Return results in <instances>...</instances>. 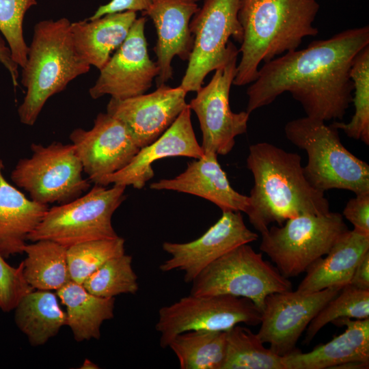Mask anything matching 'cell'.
Masks as SVG:
<instances>
[{"label": "cell", "instance_id": "3957f363", "mask_svg": "<svg viewBox=\"0 0 369 369\" xmlns=\"http://www.w3.org/2000/svg\"><path fill=\"white\" fill-rule=\"evenodd\" d=\"M318 10L316 0H240L243 37L233 85L251 83L261 62L297 50L304 38L316 36L313 23Z\"/></svg>", "mask_w": 369, "mask_h": 369}, {"label": "cell", "instance_id": "7402d4cb", "mask_svg": "<svg viewBox=\"0 0 369 369\" xmlns=\"http://www.w3.org/2000/svg\"><path fill=\"white\" fill-rule=\"evenodd\" d=\"M0 159V255L7 259L24 253L29 235L38 227L48 205L28 199L7 181Z\"/></svg>", "mask_w": 369, "mask_h": 369}, {"label": "cell", "instance_id": "484cf974", "mask_svg": "<svg viewBox=\"0 0 369 369\" xmlns=\"http://www.w3.org/2000/svg\"><path fill=\"white\" fill-rule=\"evenodd\" d=\"M14 320L33 346L45 344L66 325V313L50 290H32L14 308Z\"/></svg>", "mask_w": 369, "mask_h": 369}, {"label": "cell", "instance_id": "ffe728a7", "mask_svg": "<svg viewBox=\"0 0 369 369\" xmlns=\"http://www.w3.org/2000/svg\"><path fill=\"white\" fill-rule=\"evenodd\" d=\"M154 190H172L204 198L217 205L222 211L245 213L249 197L234 190L217 160V154L204 153L200 159L187 164L180 174L171 179H161L152 183Z\"/></svg>", "mask_w": 369, "mask_h": 369}, {"label": "cell", "instance_id": "2e32d148", "mask_svg": "<svg viewBox=\"0 0 369 369\" xmlns=\"http://www.w3.org/2000/svg\"><path fill=\"white\" fill-rule=\"evenodd\" d=\"M187 92L165 83L154 92L122 100L111 98L107 113L120 121L141 148L158 139L188 106Z\"/></svg>", "mask_w": 369, "mask_h": 369}, {"label": "cell", "instance_id": "f35d334b", "mask_svg": "<svg viewBox=\"0 0 369 369\" xmlns=\"http://www.w3.org/2000/svg\"><path fill=\"white\" fill-rule=\"evenodd\" d=\"M0 64L9 72L14 86H18V66L13 61L10 50L0 36Z\"/></svg>", "mask_w": 369, "mask_h": 369}, {"label": "cell", "instance_id": "44dd1931", "mask_svg": "<svg viewBox=\"0 0 369 369\" xmlns=\"http://www.w3.org/2000/svg\"><path fill=\"white\" fill-rule=\"evenodd\" d=\"M333 324L346 329L308 353L295 349L282 357L285 369H326L351 362L369 364V318H340Z\"/></svg>", "mask_w": 369, "mask_h": 369}, {"label": "cell", "instance_id": "74e56055", "mask_svg": "<svg viewBox=\"0 0 369 369\" xmlns=\"http://www.w3.org/2000/svg\"><path fill=\"white\" fill-rule=\"evenodd\" d=\"M348 284L359 290H369V252L355 267Z\"/></svg>", "mask_w": 369, "mask_h": 369}, {"label": "cell", "instance_id": "5bb4252c", "mask_svg": "<svg viewBox=\"0 0 369 369\" xmlns=\"http://www.w3.org/2000/svg\"><path fill=\"white\" fill-rule=\"evenodd\" d=\"M144 16L137 18L122 45L111 55L94 85L89 90L92 98L105 95L122 100L145 94L159 74L156 63L149 56L145 36Z\"/></svg>", "mask_w": 369, "mask_h": 369}, {"label": "cell", "instance_id": "603a6c76", "mask_svg": "<svg viewBox=\"0 0 369 369\" xmlns=\"http://www.w3.org/2000/svg\"><path fill=\"white\" fill-rule=\"evenodd\" d=\"M369 252V236L349 229L333 244L326 257H321L306 270L297 290L314 292L348 284L353 271Z\"/></svg>", "mask_w": 369, "mask_h": 369}, {"label": "cell", "instance_id": "9c48e42d", "mask_svg": "<svg viewBox=\"0 0 369 369\" xmlns=\"http://www.w3.org/2000/svg\"><path fill=\"white\" fill-rule=\"evenodd\" d=\"M239 3L240 0H204L192 17L189 27L193 44L180 85L187 92H197L210 72L238 55L239 51L230 38L243 41Z\"/></svg>", "mask_w": 369, "mask_h": 369}, {"label": "cell", "instance_id": "f1b7e54d", "mask_svg": "<svg viewBox=\"0 0 369 369\" xmlns=\"http://www.w3.org/2000/svg\"><path fill=\"white\" fill-rule=\"evenodd\" d=\"M226 332L221 369H285L283 357L266 348L249 329L236 325Z\"/></svg>", "mask_w": 369, "mask_h": 369}, {"label": "cell", "instance_id": "8fae6325", "mask_svg": "<svg viewBox=\"0 0 369 369\" xmlns=\"http://www.w3.org/2000/svg\"><path fill=\"white\" fill-rule=\"evenodd\" d=\"M262 312L253 301L228 295H189L162 307L155 328L160 346L168 347L177 335L191 330L227 331L239 323L260 325Z\"/></svg>", "mask_w": 369, "mask_h": 369}, {"label": "cell", "instance_id": "277c9868", "mask_svg": "<svg viewBox=\"0 0 369 369\" xmlns=\"http://www.w3.org/2000/svg\"><path fill=\"white\" fill-rule=\"evenodd\" d=\"M70 25L63 17L40 20L34 25L27 61L21 68V83L26 93L18 114L23 124L33 126L49 98L90 70L76 50Z\"/></svg>", "mask_w": 369, "mask_h": 369}, {"label": "cell", "instance_id": "ac0fdd59", "mask_svg": "<svg viewBox=\"0 0 369 369\" xmlns=\"http://www.w3.org/2000/svg\"><path fill=\"white\" fill-rule=\"evenodd\" d=\"M191 111L188 105L158 139L141 148L126 167L97 178L94 183L105 187L110 184L133 186L141 189L153 178L152 165L156 161L174 156L202 157L204 152L193 131Z\"/></svg>", "mask_w": 369, "mask_h": 369}, {"label": "cell", "instance_id": "ab89813d", "mask_svg": "<svg viewBox=\"0 0 369 369\" xmlns=\"http://www.w3.org/2000/svg\"><path fill=\"white\" fill-rule=\"evenodd\" d=\"M81 368L85 369H95L99 368L97 365L94 364L92 361L85 359Z\"/></svg>", "mask_w": 369, "mask_h": 369}, {"label": "cell", "instance_id": "4fadbf2b", "mask_svg": "<svg viewBox=\"0 0 369 369\" xmlns=\"http://www.w3.org/2000/svg\"><path fill=\"white\" fill-rule=\"evenodd\" d=\"M342 290L327 288L314 292L286 290L273 292L264 299L260 328L262 343L284 357L296 349L303 332L320 310Z\"/></svg>", "mask_w": 369, "mask_h": 369}, {"label": "cell", "instance_id": "836d02e7", "mask_svg": "<svg viewBox=\"0 0 369 369\" xmlns=\"http://www.w3.org/2000/svg\"><path fill=\"white\" fill-rule=\"evenodd\" d=\"M36 0H0V31L8 44L13 61L23 68L27 61L28 46L23 35L26 12Z\"/></svg>", "mask_w": 369, "mask_h": 369}, {"label": "cell", "instance_id": "8992f818", "mask_svg": "<svg viewBox=\"0 0 369 369\" xmlns=\"http://www.w3.org/2000/svg\"><path fill=\"white\" fill-rule=\"evenodd\" d=\"M126 187L113 184L107 189L95 184L85 195L49 208L28 241L49 240L68 248L86 241L118 237L111 219L126 199Z\"/></svg>", "mask_w": 369, "mask_h": 369}, {"label": "cell", "instance_id": "83f0119b", "mask_svg": "<svg viewBox=\"0 0 369 369\" xmlns=\"http://www.w3.org/2000/svg\"><path fill=\"white\" fill-rule=\"evenodd\" d=\"M226 342L224 331L191 330L175 336L168 346L181 369H221Z\"/></svg>", "mask_w": 369, "mask_h": 369}, {"label": "cell", "instance_id": "4316f807", "mask_svg": "<svg viewBox=\"0 0 369 369\" xmlns=\"http://www.w3.org/2000/svg\"><path fill=\"white\" fill-rule=\"evenodd\" d=\"M68 248L52 241L40 240L27 244L23 274L27 283L40 290H59L70 281Z\"/></svg>", "mask_w": 369, "mask_h": 369}, {"label": "cell", "instance_id": "d6a6232c", "mask_svg": "<svg viewBox=\"0 0 369 369\" xmlns=\"http://www.w3.org/2000/svg\"><path fill=\"white\" fill-rule=\"evenodd\" d=\"M340 318H368L369 290H359L350 284L344 286L310 323L304 344H309L323 327Z\"/></svg>", "mask_w": 369, "mask_h": 369}, {"label": "cell", "instance_id": "e0dca14e", "mask_svg": "<svg viewBox=\"0 0 369 369\" xmlns=\"http://www.w3.org/2000/svg\"><path fill=\"white\" fill-rule=\"evenodd\" d=\"M69 137L92 182L123 169L140 149L123 124L108 113H98L90 130L75 128Z\"/></svg>", "mask_w": 369, "mask_h": 369}, {"label": "cell", "instance_id": "5b68a950", "mask_svg": "<svg viewBox=\"0 0 369 369\" xmlns=\"http://www.w3.org/2000/svg\"><path fill=\"white\" fill-rule=\"evenodd\" d=\"M286 138L308 154L304 174L315 189L348 190L355 195L369 192V165L342 144L338 130L308 116L284 126Z\"/></svg>", "mask_w": 369, "mask_h": 369}, {"label": "cell", "instance_id": "9a60e30c", "mask_svg": "<svg viewBox=\"0 0 369 369\" xmlns=\"http://www.w3.org/2000/svg\"><path fill=\"white\" fill-rule=\"evenodd\" d=\"M258 235L245 224L240 211H222L219 219L198 238L184 243L164 242L170 258L159 266L163 272L180 270L192 282L207 266L234 248L256 241Z\"/></svg>", "mask_w": 369, "mask_h": 369}, {"label": "cell", "instance_id": "52a82bcc", "mask_svg": "<svg viewBox=\"0 0 369 369\" xmlns=\"http://www.w3.org/2000/svg\"><path fill=\"white\" fill-rule=\"evenodd\" d=\"M342 214L301 215L262 232L260 249L286 278L305 272L347 230Z\"/></svg>", "mask_w": 369, "mask_h": 369}, {"label": "cell", "instance_id": "7a4b0ae2", "mask_svg": "<svg viewBox=\"0 0 369 369\" xmlns=\"http://www.w3.org/2000/svg\"><path fill=\"white\" fill-rule=\"evenodd\" d=\"M246 161L254 184L245 213L261 234L272 223L281 226L286 220L301 215L330 211L325 192L313 187L307 180L298 154L260 142L249 146Z\"/></svg>", "mask_w": 369, "mask_h": 369}, {"label": "cell", "instance_id": "4dcf8cb0", "mask_svg": "<svg viewBox=\"0 0 369 369\" xmlns=\"http://www.w3.org/2000/svg\"><path fill=\"white\" fill-rule=\"evenodd\" d=\"M82 286L90 294L103 298L135 294L139 285L132 268L131 256L124 254L107 260L85 279Z\"/></svg>", "mask_w": 369, "mask_h": 369}, {"label": "cell", "instance_id": "d4e9b609", "mask_svg": "<svg viewBox=\"0 0 369 369\" xmlns=\"http://www.w3.org/2000/svg\"><path fill=\"white\" fill-rule=\"evenodd\" d=\"M57 295L66 307V325L77 342L98 340L102 323L114 316V297H96L71 280Z\"/></svg>", "mask_w": 369, "mask_h": 369}, {"label": "cell", "instance_id": "ba28073f", "mask_svg": "<svg viewBox=\"0 0 369 369\" xmlns=\"http://www.w3.org/2000/svg\"><path fill=\"white\" fill-rule=\"evenodd\" d=\"M190 295H228L249 299L261 310L266 296L292 290L288 278L247 244L230 250L192 281Z\"/></svg>", "mask_w": 369, "mask_h": 369}, {"label": "cell", "instance_id": "cb8c5ba5", "mask_svg": "<svg viewBox=\"0 0 369 369\" xmlns=\"http://www.w3.org/2000/svg\"><path fill=\"white\" fill-rule=\"evenodd\" d=\"M136 18L137 12L126 11L71 23L76 50L90 66L100 70L126 40Z\"/></svg>", "mask_w": 369, "mask_h": 369}, {"label": "cell", "instance_id": "7c38bea8", "mask_svg": "<svg viewBox=\"0 0 369 369\" xmlns=\"http://www.w3.org/2000/svg\"><path fill=\"white\" fill-rule=\"evenodd\" d=\"M238 56V55H237ZM237 56L215 70L210 82L201 87L188 104L197 116L202 133L204 153L228 154L235 138L247 132L250 113L233 112L230 106V92L236 74Z\"/></svg>", "mask_w": 369, "mask_h": 369}, {"label": "cell", "instance_id": "d6986e66", "mask_svg": "<svg viewBox=\"0 0 369 369\" xmlns=\"http://www.w3.org/2000/svg\"><path fill=\"white\" fill-rule=\"evenodd\" d=\"M200 1L151 0L143 12L152 19L156 31L154 51L160 70L155 79L157 86L172 79V62L176 56L184 61L189 58L193 44L189 25Z\"/></svg>", "mask_w": 369, "mask_h": 369}, {"label": "cell", "instance_id": "8d00e7d4", "mask_svg": "<svg viewBox=\"0 0 369 369\" xmlns=\"http://www.w3.org/2000/svg\"><path fill=\"white\" fill-rule=\"evenodd\" d=\"M151 0H111L100 5L89 19H95L105 14L126 11L144 12L149 7Z\"/></svg>", "mask_w": 369, "mask_h": 369}, {"label": "cell", "instance_id": "1f68e13d", "mask_svg": "<svg viewBox=\"0 0 369 369\" xmlns=\"http://www.w3.org/2000/svg\"><path fill=\"white\" fill-rule=\"evenodd\" d=\"M125 240L114 238L86 241L67 249L70 280L83 284L85 279L107 260L125 254Z\"/></svg>", "mask_w": 369, "mask_h": 369}, {"label": "cell", "instance_id": "e575fe53", "mask_svg": "<svg viewBox=\"0 0 369 369\" xmlns=\"http://www.w3.org/2000/svg\"><path fill=\"white\" fill-rule=\"evenodd\" d=\"M23 263L10 265L0 255V309L4 312L14 310L20 299L33 289L23 274Z\"/></svg>", "mask_w": 369, "mask_h": 369}, {"label": "cell", "instance_id": "30bf717a", "mask_svg": "<svg viewBox=\"0 0 369 369\" xmlns=\"http://www.w3.org/2000/svg\"><path fill=\"white\" fill-rule=\"evenodd\" d=\"M30 148L31 156L18 161L11 179L31 200L46 205L63 204L90 189L89 179L83 178V166L72 144H32Z\"/></svg>", "mask_w": 369, "mask_h": 369}, {"label": "cell", "instance_id": "d590c367", "mask_svg": "<svg viewBox=\"0 0 369 369\" xmlns=\"http://www.w3.org/2000/svg\"><path fill=\"white\" fill-rule=\"evenodd\" d=\"M343 215L353 224V230L369 236V192L350 199L343 210Z\"/></svg>", "mask_w": 369, "mask_h": 369}, {"label": "cell", "instance_id": "f546056e", "mask_svg": "<svg viewBox=\"0 0 369 369\" xmlns=\"http://www.w3.org/2000/svg\"><path fill=\"white\" fill-rule=\"evenodd\" d=\"M353 83L355 113L348 123L334 122L331 126L351 138L369 145V46L355 57L350 71Z\"/></svg>", "mask_w": 369, "mask_h": 369}, {"label": "cell", "instance_id": "6da1fadb", "mask_svg": "<svg viewBox=\"0 0 369 369\" xmlns=\"http://www.w3.org/2000/svg\"><path fill=\"white\" fill-rule=\"evenodd\" d=\"M369 46V27L348 29L301 50L264 63L247 90L246 111L270 105L289 92L306 116L324 122L342 120L352 102L350 71L357 54Z\"/></svg>", "mask_w": 369, "mask_h": 369}]
</instances>
